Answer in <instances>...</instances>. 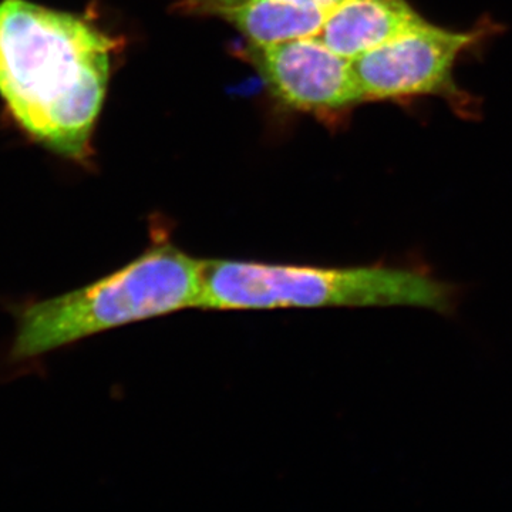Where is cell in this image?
<instances>
[{
    "mask_svg": "<svg viewBox=\"0 0 512 512\" xmlns=\"http://www.w3.org/2000/svg\"><path fill=\"white\" fill-rule=\"evenodd\" d=\"M207 261L171 239L154 241L133 261L92 284L47 299L13 303L12 365L37 360L99 333L185 311L201 309Z\"/></svg>",
    "mask_w": 512,
    "mask_h": 512,
    "instance_id": "2",
    "label": "cell"
},
{
    "mask_svg": "<svg viewBox=\"0 0 512 512\" xmlns=\"http://www.w3.org/2000/svg\"><path fill=\"white\" fill-rule=\"evenodd\" d=\"M113 46L80 16L0 0V97L29 136L82 160L106 96Z\"/></svg>",
    "mask_w": 512,
    "mask_h": 512,
    "instance_id": "1",
    "label": "cell"
},
{
    "mask_svg": "<svg viewBox=\"0 0 512 512\" xmlns=\"http://www.w3.org/2000/svg\"><path fill=\"white\" fill-rule=\"evenodd\" d=\"M285 2L299 3V5L316 6V8L332 9L342 0H285Z\"/></svg>",
    "mask_w": 512,
    "mask_h": 512,
    "instance_id": "8",
    "label": "cell"
},
{
    "mask_svg": "<svg viewBox=\"0 0 512 512\" xmlns=\"http://www.w3.org/2000/svg\"><path fill=\"white\" fill-rule=\"evenodd\" d=\"M423 19L407 0H342L326 13L319 39L355 60Z\"/></svg>",
    "mask_w": 512,
    "mask_h": 512,
    "instance_id": "7",
    "label": "cell"
},
{
    "mask_svg": "<svg viewBox=\"0 0 512 512\" xmlns=\"http://www.w3.org/2000/svg\"><path fill=\"white\" fill-rule=\"evenodd\" d=\"M483 33L414 23L376 49L352 60L365 101L457 96L454 67Z\"/></svg>",
    "mask_w": 512,
    "mask_h": 512,
    "instance_id": "4",
    "label": "cell"
},
{
    "mask_svg": "<svg viewBox=\"0 0 512 512\" xmlns=\"http://www.w3.org/2000/svg\"><path fill=\"white\" fill-rule=\"evenodd\" d=\"M456 288L426 272L390 265L313 266L215 259L205 266L202 308L268 311L289 308L412 306L447 313Z\"/></svg>",
    "mask_w": 512,
    "mask_h": 512,
    "instance_id": "3",
    "label": "cell"
},
{
    "mask_svg": "<svg viewBox=\"0 0 512 512\" xmlns=\"http://www.w3.org/2000/svg\"><path fill=\"white\" fill-rule=\"evenodd\" d=\"M183 12L215 16L234 26L249 45L271 46L318 36L328 9L285 0H175Z\"/></svg>",
    "mask_w": 512,
    "mask_h": 512,
    "instance_id": "6",
    "label": "cell"
},
{
    "mask_svg": "<svg viewBox=\"0 0 512 512\" xmlns=\"http://www.w3.org/2000/svg\"><path fill=\"white\" fill-rule=\"evenodd\" d=\"M247 57L276 99L292 109L332 113L365 101L352 60L330 50L318 36L249 45Z\"/></svg>",
    "mask_w": 512,
    "mask_h": 512,
    "instance_id": "5",
    "label": "cell"
}]
</instances>
